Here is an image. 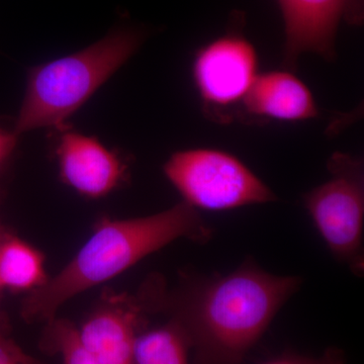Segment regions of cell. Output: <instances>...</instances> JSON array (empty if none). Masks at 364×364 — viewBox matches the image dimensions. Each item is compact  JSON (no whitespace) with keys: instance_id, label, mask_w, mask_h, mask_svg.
<instances>
[{"instance_id":"5b68a950","label":"cell","mask_w":364,"mask_h":364,"mask_svg":"<svg viewBox=\"0 0 364 364\" xmlns=\"http://www.w3.org/2000/svg\"><path fill=\"white\" fill-rule=\"evenodd\" d=\"M327 181L304 196V205L330 252L356 274L363 272L364 176L358 158L335 153Z\"/></svg>"},{"instance_id":"4fadbf2b","label":"cell","mask_w":364,"mask_h":364,"mask_svg":"<svg viewBox=\"0 0 364 364\" xmlns=\"http://www.w3.org/2000/svg\"><path fill=\"white\" fill-rule=\"evenodd\" d=\"M44 324L41 350L58 355L63 364H104L83 346L79 340L77 326L71 321L56 316Z\"/></svg>"},{"instance_id":"8992f818","label":"cell","mask_w":364,"mask_h":364,"mask_svg":"<svg viewBox=\"0 0 364 364\" xmlns=\"http://www.w3.org/2000/svg\"><path fill=\"white\" fill-rule=\"evenodd\" d=\"M254 46L238 35L218 38L200 48L193 63V82L210 114L243 104L258 77Z\"/></svg>"},{"instance_id":"52a82bcc","label":"cell","mask_w":364,"mask_h":364,"mask_svg":"<svg viewBox=\"0 0 364 364\" xmlns=\"http://www.w3.org/2000/svg\"><path fill=\"white\" fill-rule=\"evenodd\" d=\"M152 314L144 287L136 294L107 291L77 327L83 346L104 364H133L134 345Z\"/></svg>"},{"instance_id":"ac0fdd59","label":"cell","mask_w":364,"mask_h":364,"mask_svg":"<svg viewBox=\"0 0 364 364\" xmlns=\"http://www.w3.org/2000/svg\"><path fill=\"white\" fill-rule=\"evenodd\" d=\"M322 364H337L336 363H333L331 360L323 361Z\"/></svg>"},{"instance_id":"7c38bea8","label":"cell","mask_w":364,"mask_h":364,"mask_svg":"<svg viewBox=\"0 0 364 364\" xmlns=\"http://www.w3.org/2000/svg\"><path fill=\"white\" fill-rule=\"evenodd\" d=\"M191 350L188 336L173 321L144 330L136 337L133 350V364H191Z\"/></svg>"},{"instance_id":"3957f363","label":"cell","mask_w":364,"mask_h":364,"mask_svg":"<svg viewBox=\"0 0 364 364\" xmlns=\"http://www.w3.org/2000/svg\"><path fill=\"white\" fill-rule=\"evenodd\" d=\"M142 40L138 31L119 28L81 51L33 67L14 133L65 130L69 117L135 54Z\"/></svg>"},{"instance_id":"ba28073f","label":"cell","mask_w":364,"mask_h":364,"mask_svg":"<svg viewBox=\"0 0 364 364\" xmlns=\"http://www.w3.org/2000/svg\"><path fill=\"white\" fill-rule=\"evenodd\" d=\"M277 1L286 26V66L296 68L299 57L305 53L334 59L337 30L352 0Z\"/></svg>"},{"instance_id":"277c9868","label":"cell","mask_w":364,"mask_h":364,"mask_svg":"<svg viewBox=\"0 0 364 364\" xmlns=\"http://www.w3.org/2000/svg\"><path fill=\"white\" fill-rule=\"evenodd\" d=\"M165 176L196 210L225 212L277 200L245 163L225 151H179L165 162Z\"/></svg>"},{"instance_id":"7a4b0ae2","label":"cell","mask_w":364,"mask_h":364,"mask_svg":"<svg viewBox=\"0 0 364 364\" xmlns=\"http://www.w3.org/2000/svg\"><path fill=\"white\" fill-rule=\"evenodd\" d=\"M212 236L198 210L184 202L146 217L104 220L66 267L26 294L21 318L46 323L74 296L119 277L174 241L207 243Z\"/></svg>"},{"instance_id":"9a60e30c","label":"cell","mask_w":364,"mask_h":364,"mask_svg":"<svg viewBox=\"0 0 364 364\" xmlns=\"http://www.w3.org/2000/svg\"><path fill=\"white\" fill-rule=\"evenodd\" d=\"M18 136L14 133H9L0 129V164L6 161L9 155L16 147Z\"/></svg>"},{"instance_id":"6da1fadb","label":"cell","mask_w":364,"mask_h":364,"mask_svg":"<svg viewBox=\"0 0 364 364\" xmlns=\"http://www.w3.org/2000/svg\"><path fill=\"white\" fill-rule=\"evenodd\" d=\"M301 286L299 277L272 274L249 259L226 275L189 277L173 291L155 277L154 313L183 330L196 364H241Z\"/></svg>"},{"instance_id":"8fae6325","label":"cell","mask_w":364,"mask_h":364,"mask_svg":"<svg viewBox=\"0 0 364 364\" xmlns=\"http://www.w3.org/2000/svg\"><path fill=\"white\" fill-rule=\"evenodd\" d=\"M48 279L43 253L20 237L0 231V291L28 294Z\"/></svg>"},{"instance_id":"2e32d148","label":"cell","mask_w":364,"mask_h":364,"mask_svg":"<svg viewBox=\"0 0 364 364\" xmlns=\"http://www.w3.org/2000/svg\"><path fill=\"white\" fill-rule=\"evenodd\" d=\"M323 361H314L299 356L286 355L272 359L263 364H322Z\"/></svg>"},{"instance_id":"9c48e42d","label":"cell","mask_w":364,"mask_h":364,"mask_svg":"<svg viewBox=\"0 0 364 364\" xmlns=\"http://www.w3.org/2000/svg\"><path fill=\"white\" fill-rule=\"evenodd\" d=\"M57 155L63 181L87 198L109 195L123 179V163L92 136L66 132L60 138Z\"/></svg>"},{"instance_id":"e0dca14e","label":"cell","mask_w":364,"mask_h":364,"mask_svg":"<svg viewBox=\"0 0 364 364\" xmlns=\"http://www.w3.org/2000/svg\"><path fill=\"white\" fill-rule=\"evenodd\" d=\"M1 294L0 291V335H11V323L1 308Z\"/></svg>"},{"instance_id":"30bf717a","label":"cell","mask_w":364,"mask_h":364,"mask_svg":"<svg viewBox=\"0 0 364 364\" xmlns=\"http://www.w3.org/2000/svg\"><path fill=\"white\" fill-rule=\"evenodd\" d=\"M251 116L279 122H304L318 116L312 91L289 71L259 74L244 100Z\"/></svg>"},{"instance_id":"5bb4252c","label":"cell","mask_w":364,"mask_h":364,"mask_svg":"<svg viewBox=\"0 0 364 364\" xmlns=\"http://www.w3.org/2000/svg\"><path fill=\"white\" fill-rule=\"evenodd\" d=\"M0 364H44L16 344L9 335H0Z\"/></svg>"}]
</instances>
